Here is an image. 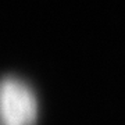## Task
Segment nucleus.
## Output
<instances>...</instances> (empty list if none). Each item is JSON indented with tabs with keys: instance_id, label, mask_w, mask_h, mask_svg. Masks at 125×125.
Segmentation results:
<instances>
[{
	"instance_id": "obj_1",
	"label": "nucleus",
	"mask_w": 125,
	"mask_h": 125,
	"mask_svg": "<svg viewBox=\"0 0 125 125\" xmlns=\"http://www.w3.org/2000/svg\"><path fill=\"white\" fill-rule=\"evenodd\" d=\"M1 125H33L38 115L35 94L29 86L14 76H6L0 93Z\"/></svg>"
}]
</instances>
